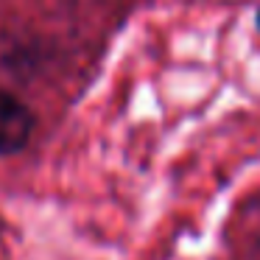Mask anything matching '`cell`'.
Listing matches in <instances>:
<instances>
[{"label":"cell","instance_id":"obj_1","mask_svg":"<svg viewBox=\"0 0 260 260\" xmlns=\"http://www.w3.org/2000/svg\"><path fill=\"white\" fill-rule=\"evenodd\" d=\"M34 135V112L17 95L0 90V157L17 154Z\"/></svg>","mask_w":260,"mask_h":260},{"label":"cell","instance_id":"obj_2","mask_svg":"<svg viewBox=\"0 0 260 260\" xmlns=\"http://www.w3.org/2000/svg\"><path fill=\"white\" fill-rule=\"evenodd\" d=\"M257 25H260V14H257Z\"/></svg>","mask_w":260,"mask_h":260}]
</instances>
